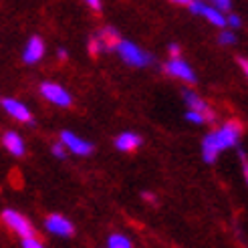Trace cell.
<instances>
[{
  "mask_svg": "<svg viewBox=\"0 0 248 248\" xmlns=\"http://www.w3.org/2000/svg\"><path fill=\"white\" fill-rule=\"evenodd\" d=\"M242 135V125L238 121H226L222 127H218L216 131L208 133L204 141H202V157L206 164H214L218 155L230 150V147L238 145V140Z\"/></svg>",
  "mask_w": 248,
  "mask_h": 248,
  "instance_id": "6da1fadb",
  "label": "cell"
},
{
  "mask_svg": "<svg viewBox=\"0 0 248 248\" xmlns=\"http://www.w3.org/2000/svg\"><path fill=\"white\" fill-rule=\"evenodd\" d=\"M113 51H117L119 57L125 61L129 67H147L154 63V55H150L147 51H143L141 46H138L135 43H129V41H119Z\"/></svg>",
  "mask_w": 248,
  "mask_h": 248,
  "instance_id": "7a4b0ae2",
  "label": "cell"
},
{
  "mask_svg": "<svg viewBox=\"0 0 248 248\" xmlns=\"http://www.w3.org/2000/svg\"><path fill=\"white\" fill-rule=\"evenodd\" d=\"M0 220H2V224H4L10 232H15L16 236H20V238L36 236L34 228H32V224H31V220H29L27 216H22L20 212H16V210L6 208L4 212L0 214Z\"/></svg>",
  "mask_w": 248,
  "mask_h": 248,
  "instance_id": "3957f363",
  "label": "cell"
},
{
  "mask_svg": "<svg viewBox=\"0 0 248 248\" xmlns=\"http://www.w3.org/2000/svg\"><path fill=\"white\" fill-rule=\"evenodd\" d=\"M117 43H119V32L113 27H105L89 41V53L99 55V53L111 51V48H115Z\"/></svg>",
  "mask_w": 248,
  "mask_h": 248,
  "instance_id": "277c9868",
  "label": "cell"
},
{
  "mask_svg": "<svg viewBox=\"0 0 248 248\" xmlns=\"http://www.w3.org/2000/svg\"><path fill=\"white\" fill-rule=\"evenodd\" d=\"M41 95L46 99L48 103H53L57 107H69L73 103L71 93L65 89L63 85L53 83V81H45L41 83Z\"/></svg>",
  "mask_w": 248,
  "mask_h": 248,
  "instance_id": "5b68a950",
  "label": "cell"
},
{
  "mask_svg": "<svg viewBox=\"0 0 248 248\" xmlns=\"http://www.w3.org/2000/svg\"><path fill=\"white\" fill-rule=\"evenodd\" d=\"M61 143L65 145L67 152L75 154V155H89L93 152V145L73 131H61Z\"/></svg>",
  "mask_w": 248,
  "mask_h": 248,
  "instance_id": "8992f818",
  "label": "cell"
},
{
  "mask_svg": "<svg viewBox=\"0 0 248 248\" xmlns=\"http://www.w3.org/2000/svg\"><path fill=\"white\" fill-rule=\"evenodd\" d=\"M166 73L171 75V77H176V79H182L184 83H196V73L180 57H173V59L168 61L166 63Z\"/></svg>",
  "mask_w": 248,
  "mask_h": 248,
  "instance_id": "52a82bcc",
  "label": "cell"
},
{
  "mask_svg": "<svg viewBox=\"0 0 248 248\" xmlns=\"http://www.w3.org/2000/svg\"><path fill=\"white\" fill-rule=\"evenodd\" d=\"M45 228L55 234V236H63V238H69L73 236V232H75V226L71 224V220H67L65 216H61V214H51V216H46L45 220Z\"/></svg>",
  "mask_w": 248,
  "mask_h": 248,
  "instance_id": "ba28073f",
  "label": "cell"
},
{
  "mask_svg": "<svg viewBox=\"0 0 248 248\" xmlns=\"http://www.w3.org/2000/svg\"><path fill=\"white\" fill-rule=\"evenodd\" d=\"M2 109L6 111V113H8L12 119H16V121H20V123H32L31 109L24 105L22 101H18V99H12V97L2 99Z\"/></svg>",
  "mask_w": 248,
  "mask_h": 248,
  "instance_id": "9c48e42d",
  "label": "cell"
},
{
  "mask_svg": "<svg viewBox=\"0 0 248 248\" xmlns=\"http://www.w3.org/2000/svg\"><path fill=\"white\" fill-rule=\"evenodd\" d=\"M45 41L41 39V36H31V39L27 41V45H24V51H22V61L27 65H36L39 61L45 57Z\"/></svg>",
  "mask_w": 248,
  "mask_h": 248,
  "instance_id": "30bf717a",
  "label": "cell"
},
{
  "mask_svg": "<svg viewBox=\"0 0 248 248\" xmlns=\"http://www.w3.org/2000/svg\"><path fill=\"white\" fill-rule=\"evenodd\" d=\"M184 101H186V105H188V109L198 111V113H202V115L206 117V123L216 121L214 111L210 109V105H208L198 93H194V91H184Z\"/></svg>",
  "mask_w": 248,
  "mask_h": 248,
  "instance_id": "8fae6325",
  "label": "cell"
},
{
  "mask_svg": "<svg viewBox=\"0 0 248 248\" xmlns=\"http://www.w3.org/2000/svg\"><path fill=\"white\" fill-rule=\"evenodd\" d=\"M2 145L6 147V152L12 154L15 157H22L24 152H27V145H24V140L16 131H4L2 133Z\"/></svg>",
  "mask_w": 248,
  "mask_h": 248,
  "instance_id": "7c38bea8",
  "label": "cell"
},
{
  "mask_svg": "<svg viewBox=\"0 0 248 248\" xmlns=\"http://www.w3.org/2000/svg\"><path fill=\"white\" fill-rule=\"evenodd\" d=\"M140 145H141V138L133 131H123L115 140V147L119 152H135Z\"/></svg>",
  "mask_w": 248,
  "mask_h": 248,
  "instance_id": "4fadbf2b",
  "label": "cell"
},
{
  "mask_svg": "<svg viewBox=\"0 0 248 248\" xmlns=\"http://www.w3.org/2000/svg\"><path fill=\"white\" fill-rule=\"evenodd\" d=\"M202 16L208 18V20L212 22L214 27H218V29L226 27V16H224V12H222L220 8H216V6H204V8H202Z\"/></svg>",
  "mask_w": 248,
  "mask_h": 248,
  "instance_id": "5bb4252c",
  "label": "cell"
},
{
  "mask_svg": "<svg viewBox=\"0 0 248 248\" xmlns=\"http://www.w3.org/2000/svg\"><path fill=\"white\" fill-rule=\"evenodd\" d=\"M107 248H131V240L123 234H111L107 240Z\"/></svg>",
  "mask_w": 248,
  "mask_h": 248,
  "instance_id": "9a60e30c",
  "label": "cell"
},
{
  "mask_svg": "<svg viewBox=\"0 0 248 248\" xmlns=\"http://www.w3.org/2000/svg\"><path fill=\"white\" fill-rule=\"evenodd\" d=\"M186 119H188L190 123H196V125H202V123H206V117L202 113H198V111H192V109H188Z\"/></svg>",
  "mask_w": 248,
  "mask_h": 248,
  "instance_id": "2e32d148",
  "label": "cell"
},
{
  "mask_svg": "<svg viewBox=\"0 0 248 248\" xmlns=\"http://www.w3.org/2000/svg\"><path fill=\"white\" fill-rule=\"evenodd\" d=\"M218 41H220V45H234L236 43V36H234L230 31H222L220 36H218Z\"/></svg>",
  "mask_w": 248,
  "mask_h": 248,
  "instance_id": "e0dca14e",
  "label": "cell"
},
{
  "mask_svg": "<svg viewBox=\"0 0 248 248\" xmlns=\"http://www.w3.org/2000/svg\"><path fill=\"white\" fill-rule=\"evenodd\" d=\"M22 248H45V244L36 236H31V238H22Z\"/></svg>",
  "mask_w": 248,
  "mask_h": 248,
  "instance_id": "ac0fdd59",
  "label": "cell"
},
{
  "mask_svg": "<svg viewBox=\"0 0 248 248\" xmlns=\"http://www.w3.org/2000/svg\"><path fill=\"white\" fill-rule=\"evenodd\" d=\"M51 152H53V155H55V157H59V159H65V157H67V150H65V145L61 143V141H59V143H55V145L51 147Z\"/></svg>",
  "mask_w": 248,
  "mask_h": 248,
  "instance_id": "d6986e66",
  "label": "cell"
},
{
  "mask_svg": "<svg viewBox=\"0 0 248 248\" xmlns=\"http://www.w3.org/2000/svg\"><path fill=\"white\" fill-rule=\"evenodd\" d=\"M188 6H190V10L194 12V15H202V8H204L206 4L202 2V0H190Z\"/></svg>",
  "mask_w": 248,
  "mask_h": 248,
  "instance_id": "ffe728a7",
  "label": "cell"
},
{
  "mask_svg": "<svg viewBox=\"0 0 248 248\" xmlns=\"http://www.w3.org/2000/svg\"><path fill=\"white\" fill-rule=\"evenodd\" d=\"M226 24H230L232 29H238L240 24H242V20H240V16H236V15H230V16H226Z\"/></svg>",
  "mask_w": 248,
  "mask_h": 248,
  "instance_id": "44dd1931",
  "label": "cell"
},
{
  "mask_svg": "<svg viewBox=\"0 0 248 248\" xmlns=\"http://www.w3.org/2000/svg\"><path fill=\"white\" fill-rule=\"evenodd\" d=\"M210 2H214L212 6H216L220 10H228L230 8V0H210Z\"/></svg>",
  "mask_w": 248,
  "mask_h": 248,
  "instance_id": "7402d4cb",
  "label": "cell"
},
{
  "mask_svg": "<svg viewBox=\"0 0 248 248\" xmlns=\"http://www.w3.org/2000/svg\"><path fill=\"white\" fill-rule=\"evenodd\" d=\"M168 48H170V55H171V59L180 55V45H176V43H171V45H170Z\"/></svg>",
  "mask_w": 248,
  "mask_h": 248,
  "instance_id": "603a6c76",
  "label": "cell"
},
{
  "mask_svg": "<svg viewBox=\"0 0 248 248\" xmlns=\"http://www.w3.org/2000/svg\"><path fill=\"white\" fill-rule=\"evenodd\" d=\"M240 157H242V168H244V178H246V184H248V162H246V155H244V152H240Z\"/></svg>",
  "mask_w": 248,
  "mask_h": 248,
  "instance_id": "cb8c5ba5",
  "label": "cell"
},
{
  "mask_svg": "<svg viewBox=\"0 0 248 248\" xmlns=\"http://www.w3.org/2000/svg\"><path fill=\"white\" fill-rule=\"evenodd\" d=\"M85 2L89 4L93 10H99V8H101V0H85Z\"/></svg>",
  "mask_w": 248,
  "mask_h": 248,
  "instance_id": "d4e9b609",
  "label": "cell"
},
{
  "mask_svg": "<svg viewBox=\"0 0 248 248\" xmlns=\"http://www.w3.org/2000/svg\"><path fill=\"white\" fill-rule=\"evenodd\" d=\"M238 65L242 67V71L246 73V77H248V59H244V57H240V59H238Z\"/></svg>",
  "mask_w": 248,
  "mask_h": 248,
  "instance_id": "484cf974",
  "label": "cell"
},
{
  "mask_svg": "<svg viewBox=\"0 0 248 248\" xmlns=\"http://www.w3.org/2000/svg\"><path fill=\"white\" fill-rule=\"evenodd\" d=\"M57 57H59V61H65V59H67V51H65V48H59Z\"/></svg>",
  "mask_w": 248,
  "mask_h": 248,
  "instance_id": "4316f807",
  "label": "cell"
},
{
  "mask_svg": "<svg viewBox=\"0 0 248 248\" xmlns=\"http://www.w3.org/2000/svg\"><path fill=\"white\" fill-rule=\"evenodd\" d=\"M143 198H145L147 202H154V200H155V196H154V194H150V192H143Z\"/></svg>",
  "mask_w": 248,
  "mask_h": 248,
  "instance_id": "83f0119b",
  "label": "cell"
},
{
  "mask_svg": "<svg viewBox=\"0 0 248 248\" xmlns=\"http://www.w3.org/2000/svg\"><path fill=\"white\" fill-rule=\"evenodd\" d=\"M171 2H176V4H190V0H171Z\"/></svg>",
  "mask_w": 248,
  "mask_h": 248,
  "instance_id": "f1b7e54d",
  "label": "cell"
}]
</instances>
